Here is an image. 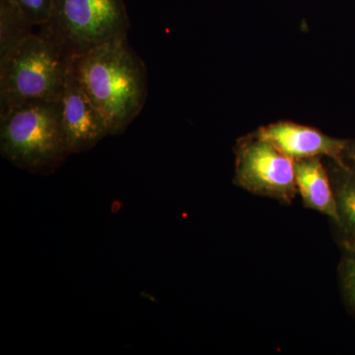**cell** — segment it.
<instances>
[{"mask_svg":"<svg viewBox=\"0 0 355 355\" xmlns=\"http://www.w3.org/2000/svg\"><path fill=\"white\" fill-rule=\"evenodd\" d=\"M73 58L79 81L106 121L110 135H121L146 104V64L130 48L127 36Z\"/></svg>","mask_w":355,"mask_h":355,"instance_id":"1","label":"cell"},{"mask_svg":"<svg viewBox=\"0 0 355 355\" xmlns=\"http://www.w3.org/2000/svg\"><path fill=\"white\" fill-rule=\"evenodd\" d=\"M70 58L41 32L0 55V114L23 103L62 101Z\"/></svg>","mask_w":355,"mask_h":355,"instance_id":"2","label":"cell"},{"mask_svg":"<svg viewBox=\"0 0 355 355\" xmlns=\"http://www.w3.org/2000/svg\"><path fill=\"white\" fill-rule=\"evenodd\" d=\"M0 151L21 169L51 173L69 155L62 101H32L0 114Z\"/></svg>","mask_w":355,"mask_h":355,"instance_id":"3","label":"cell"},{"mask_svg":"<svg viewBox=\"0 0 355 355\" xmlns=\"http://www.w3.org/2000/svg\"><path fill=\"white\" fill-rule=\"evenodd\" d=\"M130 22L125 0H53L41 33L69 57L127 36Z\"/></svg>","mask_w":355,"mask_h":355,"instance_id":"4","label":"cell"},{"mask_svg":"<svg viewBox=\"0 0 355 355\" xmlns=\"http://www.w3.org/2000/svg\"><path fill=\"white\" fill-rule=\"evenodd\" d=\"M233 183L242 190L291 205L297 195L294 160L256 130L236 140Z\"/></svg>","mask_w":355,"mask_h":355,"instance_id":"5","label":"cell"},{"mask_svg":"<svg viewBox=\"0 0 355 355\" xmlns=\"http://www.w3.org/2000/svg\"><path fill=\"white\" fill-rule=\"evenodd\" d=\"M62 125L69 154L85 153L110 135L106 121L81 85L70 58L62 98Z\"/></svg>","mask_w":355,"mask_h":355,"instance_id":"6","label":"cell"},{"mask_svg":"<svg viewBox=\"0 0 355 355\" xmlns=\"http://www.w3.org/2000/svg\"><path fill=\"white\" fill-rule=\"evenodd\" d=\"M256 132L293 160L319 156L345 165L343 154L349 139H336L316 128L291 121H275Z\"/></svg>","mask_w":355,"mask_h":355,"instance_id":"7","label":"cell"},{"mask_svg":"<svg viewBox=\"0 0 355 355\" xmlns=\"http://www.w3.org/2000/svg\"><path fill=\"white\" fill-rule=\"evenodd\" d=\"M294 173L297 193L306 209L319 212L336 224L338 216L335 193L324 157L294 160Z\"/></svg>","mask_w":355,"mask_h":355,"instance_id":"8","label":"cell"},{"mask_svg":"<svg viewBox=\"0 0 355 355\" xmlns=\"http://www.w3.org/2000/svg\"><path fill=\"white\" fill-rule=\"evenodd\" d=\"M327 160L338 209L335 225L340 233L342 244L355 245V172L347 165Z\"/></svg>","mask_w":355,"mask_h":355,"instance_id":"9","label":"cell"},{"mask_svg":"<svg viewBox=\"0 0 355 355\" xmlns=\"http://www.w3.org/2000/svg\"><path fill=\"white\" fill-rule=\"evenodd\" d=\"M33 26L9 0H0V55L32 33Z\"/></svg>","mask_w":355,"mask_h":355,"instance_id":"10","label":"cell"},{"mask_svg":"<svg viewBox=\"0 0 355 355\" xmlns=\"http://www.w3.org/2000/svg\"><path fill=\"white\" fill-rule=\"evenodd\" d=\"M342 248L338 280L343 299L355 314V245L342 244Z\"/></svg>","mask_w":355,"mask_h":355,"instance_id":"11","label":"cell"},{"mask_svg":"<svg viewBox=\"0 0 355 355\" xmlns=\"http://www.w3.org/2000/svg\"><path fill=\"white\" fill-rule=\"evenodd\" d=\"M17 7L26 20L34 26H43L50 19L53 0H9Z\"/></svg>","mask_w":355,"mask_h":355,"instance_id":"12","label":"cell"},{"mask_svg":"<svg viewBox=\"0 0 355 355\" xmlns=\"http://www.w3.org/2000/svg\"><path fill=\"white\" fill-rule=\"evenodd\" d=\"M343 161L345 165L355 172V139L347 140L343 154Z\"/></svg>","mask_w":355,"mask_h":355,"instance_id":"13","label":"cell"}]
</instances>
